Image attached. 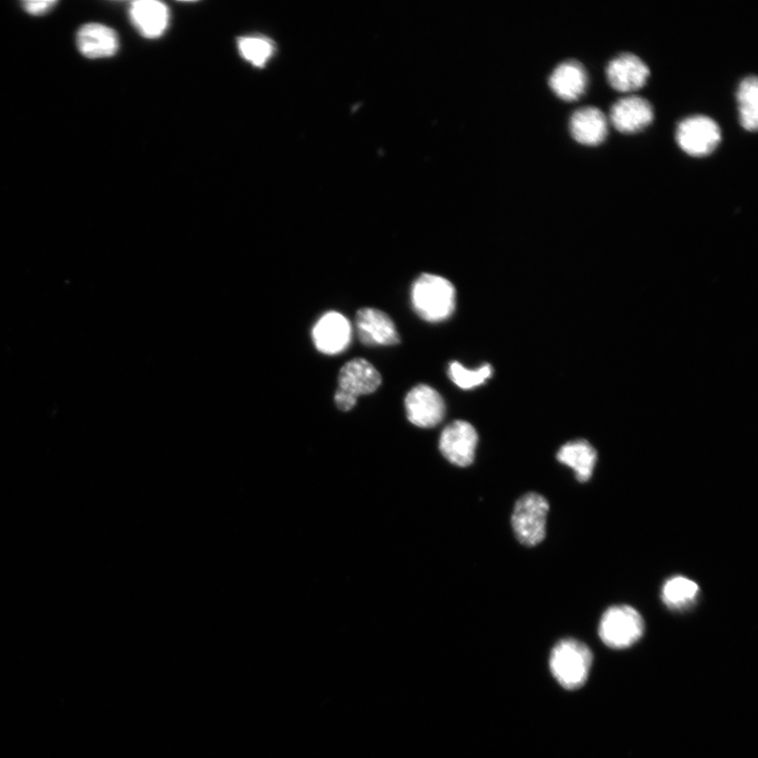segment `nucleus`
Here are the masks:
<instances>
[{"mask_svg": "<svg viewBox=\"0 0 758 758\" xmlns=\"http://www.w3.org/2000/svg\"><path fill=\"white\" fill-rule=\"evenodd\" d=\"M412 306L429 323L446 321L455 310L456 291L448 279L425 273L412 287Z\"/></svg>", "mask_w": 758, "mask_h": 758, "instance_id": "nucleus-1", "label": "nucleus"}, {"mask_svg": "<svg viewBox=\"0 0 758 758\" xmlns=\"http://www.w3.org/2000/svg\"><path fill=\"white\" fill-rule=\"evenodd\" d=\"M593 655L584 643L565 638L550 655V669L556 681L568 690L581 688L588 680Z\"/></svg>", "mask_w": 758, "mask_h": 758, "instance_id": "nucleus-2", "label": "nucleus"}, {"mask_svg": "<svg viewBox=\"0 0 758 758\" xmlns=\"http://www.w3.org/2000/svg\"><path fill=\"white\" fill-rule=\"evenodd\" d=\"M550 510L547 498L530 492L517 501L511 524L517 541L527 547L540 545L547 535V518Z\"/></svg>", "mask_w": 758, "mask_h": 758, "instance_id": "nucleus-3", "label": "nucleus"}, {"mask_svg": "<svg viewBox=\"0 0 758 758\" xmlns=\"http://www.w3.org/2000/svg\"><path fill=\"white\" fill-rule=\"evenodd\" d=\"M381 385L382 376L375 367L364 358H355L339 372L335 405L341 411H350L359 396L371 394Z\"/></svg>", "mask_w": 758, "mask_h": 758, "instance_id": "nucleus-4", "label": "nucleus"}, {"mask_svg": "<svg viewBox=\"0 0 758 758\" xmlns=\"http://www.w3.org/2000/svg\"><path fill=\"white\" fill-rule=\"evenodd\" d=\"M645 632L642 614L631 606L610 607L602 616L600 637L612 649H626L641 640Z\"/></svg>", "mask_w": 758, "mask_h": 758, "instance_id": "nucleus-5", "label": "nucleus"}, {"mask_svg": "<svg viewBox=\"0 0 758 758\" xmlns=\"http://www.w3.org/2000/svg\"><path fill=\"white\" fill-rule=\"evenodd\" d=\"M675 139L689 156L706 157L721 144L722 130L711 117L692 115L677 125Z\"/></svg>", "mask_w": 758, "mask_h": 758, "instance_id": "nucleus-6", "label": "nucleus"}, {"mask_svg": "<svg viewBox=\"0 0 758 758\" xmlns=\"http://www.w3.org/2000/svg\"><path fill=\"white\" fill-rule=\"evenodd\" d=\"M405 407L408 420L418 428H434L446 415L444 398L427 385L414 387L406 396Z\"/></svg>", "mask_w": 758, "mask_h": 758, "instance_id": "nucleus-7", "label": "nucleus"}, {"mask_svg": "<svg viewBox=\"0 0 758 758\" xmlns=\"http://www.w3.org/2000/svg\"><path fill=\"white\" fill-rule=\"evenodd\" d=\"M478 445L475 428L466 421H455L445 428L440 440V450L448 462L466 468L473 464Z\"/></svg>", "mask_w": 758, "mask_h": 758, "instance_id": "nucleus-8", "label": "nucleus"}, {"mask_svg": "<svg viewBox=\"0 0 758 758\" xmlns=\"http://www.w3.org/2000/svg\"><path fill=\"white\" fill-rule=\"evenodd\" d=\"M355 323L359 341L366 346H394L401 342L391 317L381 310L361 309Z\"/></svg>", "mask_w": 758, "mask_h": 758, "instance_id": "nucleus-9", "label": "nucleus"}, {"mask_svg": "<svg viewBox=\"0 0 758 758\" xmlns=\"http://www.w3.org/2000/svg\"><path fill=\"white\" fill-rule=\"evenodd\" d=\"M606 73L608 82L614 90L631 93L646 85L650 69L640 57L632 53H622L611 59Z\"/></svg>", "mask_w": 758, "mask_h": 758, "instance_id": "nucleus-10", "label": "nucleus"}, {"mask_svg": "<svg viewBox=\"0 0 758 758\" xmlns=\"http://www.w3.org/2000/svg\"><path fill=\"white\" fill-rule=\"evenodd\" d=\"M654 112L647 99L631 95L620 99L611 108L610 121L613 127L624 134H635L648 128Z\"/></svg>", "mask_w": 758, "mask_h": 758, "instance_id": "nucleus-11", "label": "nucleus"}, {"mask_svg": "<svg viewBox=\"0 0 758 758\" xmlns=\"http://www.w3.org/2000/svg\"><path fill=\"white\" fill-rule=\"evenodd\" d=\"M313 339L318 351L330 355L341 353L350 343V323L344 315L329 312L315 325Z\"/></svg>", "mask_w": 758, "mask_h": 758, "instance_id": "nucleus-12", "label": "nucleus"}, {"mask_svg": "<svg viewBox=\"0 0 758 758\" xmlns=\"http://www.w3.org/2000/svg\"><path fill=\"white\" fill-rule=\"evenodd\" d=\"M569 130L578 144L589 147L602 145L608 135L607 117L595 107L578 109L570 118Z\"/></svg>", "mask_w": 758, "mask_h": 758, "instance_id": "nucleus-13", "label": "nucleus"}, {"mask_svg": "<svg viewBox=\"0 0 758 758\" xmlns=\"http://www.w3.org/2000/svg\"><path fill=\"white\" fill-rule=\"evenodd\" d=\"M588 83V73L585 67L575 59L558 65L549 78L551 90L565 102H574L580 99L586 93Z\"/></svg>", "mask_w": 758, "mask_h": 758, "instance_id": "nucleus-14", "label": "nucleus"}, {"mask_svg": "<svg viewBox=\"0 0 758 758\" xmlns=\"http://www.w3.org/2000/svg\"><path fill=\"white\" fill-rule=\"evenodd\" d=\"M131 21L144 37L154 39L162 36L168 28L169 10L156 0H138L130 8Z\"/></svg>", "mask_w": 758, "mask_h": 758, "instance_id": "nucleus-15", "label": "nucleus"}, {"mask_svg": "<svg viewBox=\"0 0 758 758\" xmlns=\"http://www.w3.org/2000/svg\"><path fill=\"white\" fill-rule=\"evenodd\" d=\"M118 37L114 30L101 24L85 25L77 34V47L91 59L107 58L116 54Z\"/></svg>", "mask_w": 758, "mask_h": 758, "instance_id": "nucleus-16", "label": "nucleus"}, {"mask_svg": "<svg viewBox=\"0 0 758 758\" xmlns=\"http://www.w3.org/2000/svg\"><path fill=\"white\" fill-rule=\"evenodd\" d=\"M556 458L558 462L574 471L578 482L587 483L594 473L598 455L589 442L576 440L558 450Z\"/></svg>", "mask_w": 758, "mask_h": 758, "instance_id": "nucleus-17", "label": "nucleus"}, {"mask_svg": "<svg viewBox=\"0 0 758 758\" xmlns=\"http://www.w3.org/2000/svg\"><path fill=\"white\" fill-rule=\"evenodd\" d=\"M701 588L690 578L675 575L665 582L662 588V601L665 606L677 612L692 608L700 597Z\"/></svg>", "mask_w": 758, "mask_h": 758, "instance_id": "nucleus-18", "label": "nucleus"}, {"mask_svg": "<svg viewBox=\"0 0 758 758\" xmlns=\"http://www.w3.org/2000/svg\"><path fill=\"white\" fill-rule=\"evenodd\" d=\"M738 113L742 127L755 132L758 127V81L755 75L743 79L736 92Z\"/></svg>", "mask_w": 758, "mask_h": 758, "instance_id": "nucleus-19", "label": "nucleus"}, {"mask_svg": "<svg viewBox=\"0 0 758 758\" xmlns=\"http://www.w3.org/2000/svg\"><path fill=\"white\" fill-rule=\"evenodd\" d=\"M239 53L251 65L263 68L274 53L269 39L259 36L243 37L238 41Z\"/></svg>", "mask_w": 758, "mask_h": 758, "instance_id": "nucleus-20", "label": "nucleus"}, {"mask_svg": "<svg viewBox=\"0 0 758 758\" xmlns=\"http://www.w3.org/2000/svg\"><path fill=\"white\" fill-rule=\"evenodd\" d=\"M492 374L493 368L490 364H485L476 370H468L460 363L453 362L450 364L448 370L451 381L464 390L484 385Z\"/></svg>", "mask_w": 758, "mask_h": 758, "instance_id": "nucleus-21", "label": "nucleus"}, {"mask_svg": "<svg viewBox=\"0 0 758 758\" xmlns=\"http://www.w3.org/2000/svg\"><path fill=\"white\" fill-rule=\"evenodd\" d=\"M57 4L55 0H47V2H25L23 5L30 15L42 16L50 12Z\"/></svg>", "mask_w": 758, "mask_h": 758, "instance_id": "nucleus-22", "label": "nucleus"}]
</instances>
